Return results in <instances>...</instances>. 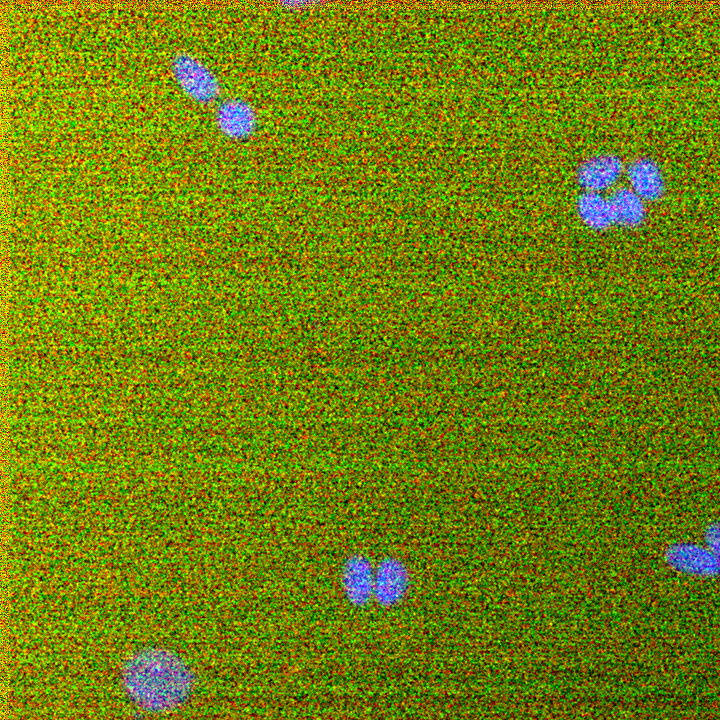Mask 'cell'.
Returning <instances> with one entry per match:
<instances>
[{"instance_id": "cell-5", "label": "cell", "mask_w": 720, "mask_h": 720, "mask_svg": "<svg viewBox=\"0 0 720 720\" xmlns=\"http://www.w3.org/2000/svg\"><path fill=\"white\" fill-rule=\"evenodd\" d=\"M375 564L364 552H352L342 561L339 583L345 601L362 609L373 601Z\"/></svg>"}, {"instance_id": "cell-1", "label": "cell", "mask_w": 720, "mask_h": 720, "mask_svg": "<svg viewBox=\"0 0 720 720\" xmlns=\"http://www.w3.org/2000/svg\"><path fill=\"white\" fill-rule=\"evenodd\" d=\"M119 680L128 700L152 714L181 708L193 695L197 681L180 654L161 646L133 651L122 662Z\"/></svg>"}, {"instance_id": "cell-2", "label": "cell", "mask_w": 720, "mask_h": 720, "mask_svg": "<svg viewBox=\"0 0 720 720\" xmlns=\"http://www.w3.org/2000/svg\"><path fill=\"white\" fill-rule=\"evenodd\" d=\"M171 74L182 92L200 104L217 101L222 92L220 78L196 54L187 50L175 51L169 60Z\"/></svg>"}, {"instance_id": "cell-4", "label": "cell", "mask_w": 720, "mask_h": 720, "mask_svg": "<svg viewBox=\"0 0 720 720\" xmlns=\"http://www.w3.org/2000/svg\"><path fill=\"white\" fill-rule=\"evenodd\" d=\"M663 561L672 571L700 579L720 577V560L704 545L674 541L663 550Z\"/></svg>"}, {"instance_id": "cell-11", "label": "cell", "mask_w": 720, "mask_h": 720, "mask_svg": "<svg viewBox=\"0 0 720 720\" xmlns=\"http://www.w3.org/2000/svg\"><path fill=\"white\" fill-rule=\"evenodd\" d=\"M703 544L720 560V519L708 522L702 531Z\"/></svg>"}, {"instance_id": "cell-12", "label": "cell", "mask_w": 720, "mask_h": 720, "mask_svg": "<svg viewBox=\"0 0 720 720\" xmlns=\"http://www.w3.org/2000/svg\"><path fill=\"white\" fill-rule=\"evenodd\" d=\"M322 1L317 0H283L279 1V5L289 11H302L311 9L314 6L321 5Z\"/></svg>"}, {"instance_id": "cell-9", "label": "cell", "mask_w": 720, "mask_h": 720, "mask_svg": "<svg viewBox=\"0 0 720 720\" xmlns=\"http://www.w3.org/2000/svg\"><path fill=\"white\" fill-rule=\"evenodd\" d=\"M613 224L623 228L640 227L646 220V202L627 186L615 188L607 197Z\"/></svg>"}, {"instance_id": "cell-7", "label": "cell", "mask_w": 720, "mask_h": 720, "mask_svg": "<svg viewBox=\"0 0 720 720\" xmlns=\"http://www.w3.org/2000/svg\"><path fill=\"white\" fill-rule=\"evenodd\" d=\"M625 170L620 155L598 152L585 157L577 165L576 180L584 190L600 192L612 187Z\"/></svg>"}, {"instance_id": "cell-10", "label": "cell", "mask_w": 720, "mask_h": 720, "mask_svg": "<svg viewBox=\"0 0 720 720\" xmlns=\"http://www.w3.org/2000/svg\"><path fill=\"white\" fill-rule=\"evenodd\" d=\"M576 211L592 230L602 231L613 225L608 198L600 192L584 190L576 198Z\"/></svg>"}, {"instance_id": "cell-3", "label": "cell", "mask_w": 720, "mask_h": 720, "mask_svg": "<svg viewBox=\"0 0 720 720\" xmlns=\"http://www.w3.org/2000/svg\"><path fill=\"white\" fill-rule=\"evenodd\" d=\"M412 572L407 562L396 555H384L375 563L373 601L383 609L404 602L412 587Z\"/></svg>"}, {"instance_id": "cell-6", "label": "cell", "mask_w": 720, "mask_h": 720, "mask_svg": "<svg viewBox=\"0 0 720 720\" xmlns=\"http://www.w3.org/2000/svg\"><path fill=\"white\" fill-rule=\"evenodd\" d=\"M213 117L218 131L234 141H243L252 137L260 122L255 105L249 99L238 95L219 100Z\"/></svg>"}, {"instance_id": "cell-8", "label": "cell", "mask_w": 720, "mask_h": 720, "mask_svg": "<svg viewBox=\"0 0 720 720\" xmlns=\"http://www.w3.org/2000/svg\"><path fill=\"white\" fill-rule=\"evenodd\" d=\"M625 173L634 190L645 202L660 200L666 192V179L660 163L649 155H639L625 166Z\"/></svg>"}]
</instances>
